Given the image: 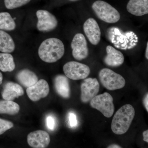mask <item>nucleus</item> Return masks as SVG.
<instances>
[{
	"label": "nucleus",
	"instance_id": "14",
	"mask_svg": "<svg viewBox=\"0 0 148 148\" xmlns=\"http://www.w3.org/2000/svg\"><path fill=\"white\" fill-rule=\"evenodd\" d=\"M126 8L132 15L142 16L148 13V0H130Z\"/></svg>",
	"mask_w": 148,
	"mask_h": 148
},
{
	"label": "nucleus",
	"instance_id": "30",
	"mask_svg": "<svg viewBox=\"0 0 148 148\" xmlns=\"http://www.w3.org/2000/svg\"><path fill=\"white\" fill-rule=\"evenodd\" d=\"M3 79V75L0 72V84H1L2 83Z\"/></svg>",
	"mask_w": 148,
	"mask_h": 148
},
{
	"label": "nucleus",
	"instance_id": "10",
	"mask_svg": "<svg viewBox=\"0 0 148 148\" xmlns=\"http://www.w3.org/2000/svg\"><path fill=\"white\" fill-rule=\"evenodd\" d=\"M49 92L48 84L44 79L38 80L36 83L31 87L27 88V93L32 101L36 102L41 98L46 97Z\"/></svg>",
	"mask_w": 148,
	"mask_h": 148
},
{
	"label": "nucleus",
	"instance_id": "15",
	"mask_svg": "<svg viewBox=\"0 0 148 148\" xmlns=\"http://www.w3.org/2000/svg\"><path fill=\"white\" fill-rule=\"evenodd\" d=\"M24 94V90L21 86L15 83L10 82L4 86L2 95L4 100L12 101Z\"/></svg>",
	"mask_w": 148,
	"mask_h": 148
},
{
	"label": "nucleus",
	"instance_id": "18",
	"mask_svg": "<svg viewBox=\"0 0 148 148\" xmlns=\"http://www.w3.org/2000/svg\"><path fill=\"white\" fill-rule=\"evenodd\" d=\"M15 44L10 35L0 30V51L3 53H10L15 49Z\"/></svg>",
	"mask_w": 148,
	"mask_h": 148
},
{
	"label": "nucleus",
	"instance_id": "20",
	"mask_svg": "<svg viewBox=\"0 0 148 148\" xmlns=\"http://www.w3.org/2000/svg\"><path fill=\"white\" fill-rule=\"evenodd\" d=\"M14 19L8 12H0V30L11 31L16 28Z\"/></svg>",
	"mask_w": 148,
	"mask_h": 148
},
{
	"label": "nucleus",
	"instance_id": "22",
	"mask_svg": "<svg viewBox=\"0 0 148 148\" xmlns=\"http://www.w3.org/2000/svg\"><path fill=\"white\" fill-rule=\"evenodd\" d=\"M31 0H4L5 7L8 9H14L25 5Z\"/></svg>",
	"mask_w": 148,
	"mask_h": 148
},
{
	"label": "nucleus",
	"instance_id": "31",
	"mask_svg": "<svg viewBox=\"0 0 148 148\" xmlns=\"http://www.w3.org/2000/svg\"><path fill=\"white\" fill-rule=\"evenodd\" d=\"M70 1H77V0H70Z\"/></svg>",
	"mask_w": 148,
	"mask_h": 148
},
{
	"label": "nucleus",
	"instance_id": "28",
	"mask_svg": "<svg viewBox=\"0 0 148 148\" xmlns=\"http://www.w3.org/2000/svg\"><path fill=\"white\" fill-rule=\"evenodd\" d=\"M108 148H122L120 146L118 145H111L109 146Z\"/></svg>",
	"mask_w": 148,
	"mask_h": 148
},
{
	"label": "nucleus",
	"instance_id": "23",
	"mask_svg": "<svg viewBox=\"0 0 148 148\" xmlns=\"http://www.w3.org/2000/svg\"><path fill=\"white\" fill-rule=\"evenodd\" d=\"M14 125L11 122L0 119V135L13 127Z\"/></svg>",
	"mask_w": 148,
	"mask_h": 148
},
{
	"label": "nucleus",
	"instance_id": "2",
	"mask_svg": "<svg viewBox=\"0 0 148 148\" xmlns=\"http://www.w3.org/2000/svg\"><path fill=\"white\" fill-rule=\"evenodd\" d=\"M135 115L133 106L126 104L121 107L114 115L112 124V131L116 135H122L129 129Z\"/></svg>",
	"mask_w": 148,
	"mask_h": 148
},
{
	"label": "nucleus",
	"instance_id": "8",
	"mask_svg": "<svg viewBox=\"0 0 148 148\" xmlns=\"http://www.w3.org/2000/svg\"><path fill=\"white\" fill-rule=\"evenodd\" d=\"M71 47L72 54L75 59L81 61L88 56V49L85 37L82 34H77L72 40Z\"/></svg>",
	"mask_w": 148,
	"mask_h": 148
},
{
	"label": "nucleus",
	"instance_id": "5",
	"mask_svg": "<svg viewBox=\"0 0 148 148\" xmlns=\"http://www.w3.org/2000/svg\"><path fill=\"white\" fill-rule=\"evenodd\" d=\"M113 101L110 94L104 92L92 98L90 101V106L101 112L106 117L110 118L113 114L114 110Z\"/></svg>",
	"mask_w": 148,
	"mask_h": 148
},
{
	"label": "nucleus",
	"instance_id": "7",
	"mask_svg": "<svg viewBox=\"0 0 148 148\" xmlns=\"http://www.w3.org/2000/svg\"><path fill=\"white\" fill-rule=\"evenodd\" d=\"M37 28L41 32H48L56 28L58 21L56 16L48 11L40 10L37 11Z\"/></svg>",
	"mask_w": 148,
	"mask_h": 148
},
{
	"label": "nucleus",
	"instance_id": "17",
	"mask_svg": "<svg viewBox=\"0 0 148 148\" xmlns=\"http://www.w3.org/2000/svg\"><path fill=\"white\" fill-rule=\"evenodd\" d=\"M18 82L25 87H29L34 85L38 81V78L34 72L23 69L18 72L16 75Z\"/></svg>",
	"mask_w": 148,
	"mask_h": 148
},
{
	"label": "nucleus",
	"instance_id": "24",
	"mask_svg": "<svg viewBox=\"0 0 148 148\" xmlns=\"http://www.w3.org/2000/svg\"><path fill=\"white\" fill-rule=\"evenodd\" d=\"M69 124L71 127H75L77 125V120L76 115L73 113L71 112L69 115Z\"/></svg>",
	"mask_w": 148,
	"mask_h": 148
},
{
	"label": "nucleus",
	"instance_id": "21",
	"mask_svg": "<svg viewBox=\"0 0 148 148\" xmlns=\"http://www.w3.org/2000/svg\"><path fill=\"white\" fill-rule=\"evenodd\" d=\"M19 110V105L13 101L8 100L0 101V114H16Z\"/></svg>",
	"mask_w": 148,
	"mask_h": 148
},
{
	"label": "nucleus",
	"instance_id": "11",
	"mask_svg": "<svg viewBox=\"0 0 148 148\" xmlns=\"http://www.w3.org/2000/svg\"><path fill=\"white\" fill-rule=\"evenodd\" d=\"M83 29L89 42L93 45H98L101 40V31L95 19L92 18H88L84 24Z\"/></svg>",
	"mask_w": 148,
	"mask_h": 148
},
{
	"label": "nucleus",
	"instance_id": "13",
	"mask_svg": "<svg viewBox=\"0 0 148 148\" xmlns=\"http://www.w3.org/2000/svg\"><path fill=\"white\" fill-rule=\"evenodd\" d=\"M107 56L105 57L104 61L109 66L117 67L121 66L124 61L123 54L113 47L108 45L106 47Z\"/></svg>",
	"mask_w": 148,
	"mask_h": 148
},
{
	"label": "nucleus",
	"instance_id": "26",
	"mask_svg": "<svg viewBox=\"0 0 148 148\" xmlns=\"http://www.w3.org/2000/svg\"><path fill=\"white\" fill-rule=\"evenodd\" d=\"M143 103H144V106L147 110V112H148V93L146 94L145 98L143 101Z\"/></svg>",
	"mask_w": 148,
	"mask_h": 148
},
{
	"label": "nucleus",
	"instance_id": "19",
	"mask_svg": "<svg viewBox=\"0 0 148 148\" xmlns=\"http://www.w3.org/2000/svg\"><path fill=\"white\" fill-rule=\"evenodd\" d=\"M15 68L13 56L9 53H0V70L3 72H12Z\"/></svg>",
	"mask_w": 148,
	"mask_h": 148
},
{
	"label": "nucleus",
	"instance_id": "3",
	"mask_svg": "<svg viewBox=\"0 0 148 148\" xmlns=\"http://www.w3.org/2000/svg\"><path fill=\"white\" fill-rule=\"evenodd\" d=\"M92 8L98 18L106 23H116L120 19V14L118 10L104 1H96Z\"/></svg>",
	"mask_w": 148,
	"mask_h": 148
},
{
	"label": "nucleus",
	"instance_id": "1",
	"mask_svg": "<svg viewBox=\"0 0 148 148\" xmlns=\"http://www.w3.org/2000/svg\"><path fill=\"white\" fill-rule=\"evenodd\" d=\"M65 53V47L61 40L49 38L42 42L39 47L38 53L42 61L53 63L61 59Z\"/></svg>",
	"mask_w": 148,
	"mask_h": 148
},
{
	"label": "nucleus",
	"instance_id": "29",
	"mask_svg": "<svg viewBox=\"0 0 148 148\" xmlns=\"http://www.w3.org/2000/svg\"><path fill=\"white\" fill-rule=\"evenodd\" d=\"M146 58L148 59V42H147V47H146V53H145Z\"/></svg>",
	"mask_w": 148,
	"mask_h": 148
},
{
	"label": "nucleus",
	"instance_id": "27",
	"mask_svg": "<svg viewBox=\"0 0 148 148\" xmlns=\"http://www.w3.org/2000/svg\"><path fill=\"white\" fill-rule=\"evenodd\" d=\"M143 140L148 143V130H147L143 132Z\"/></svg>",
	"mask_w": 148,
	"mask_h": 148
},
{
	"label": "nucleus",
	"instance_id": "25",
	"mask_svg": "<svg viewBox=\"0 0 148 148\" xmlns=\"http://www.w3.org/2000/svg\"><path fill=\"white\" fill-rule=\"evenodd\" d=\"M46 125L49 130H53L56 126V122L53 116H49L47 117Z\"/></svg>",
	"mask_w": 148,
	"mask_h": 148
},
{
	"label": "nucleus",
	"instance_id": "6",
	"mask_svg": "<svg viewBox=\"0 0 148 148\" xmlns=\"http://www.w3.org/2000/svg\"><path fill=\"white\" fill-rule=\"evenodd\" d=\"M65 75L74 80L84 79L90 73V69L85 64L76 61H70L65 64L63 67Z\"/></svg>",
	"mask_w": 148,
	"mask_h": 148
},
{
	"label": "nucleus",
	"instance_id": "16",
	"mask_svg": "<svg viewBox=\"0 0 148 148\" xmlns=\"http://www.w3.org/2000/svg\"><path fill=\"white\" fill-rule=\"evenodd\" d=\"M54 87L58 95L64 98H68L71 95V89L68 77L63 75H58L54 80Z\"/></svg>",
	"mask_w": 148,
	"mask_h": 148
},
{
	"label": "nucleus",
	"instance_id": "4",
	"mask_svg": "<svg viewBox=\"0 0 148 148\" xmlns=\"http://www.w3.org/2000/svg\"><path fill=\"white\" fill-rule=\"evenodd\" d=\"M99 77L103 86L109 90L121 89L125 84L123 77L109 69H102L99 72Z\"/></svg>",
	"mask_w": 148,
	"mask_h": 148
},
{
	"label": "nucleus",
	"instance_id": "9",
	"mask_svg": "<svg viewBox=\"0 0 148 148\" xmlns=\"http://www.w3.org/2000/svg\"><path fill=\"white\" fill-rule=\"evenodd\" d=\"M81 100L83 103L89 102L97 95L100 89V84L96 78L84 79L81 86Z\"/></svg>",
	"mask_w": 148,
	"mask_h": 148
},
{
	"label": "nucleus",
	"instance_id": "12",
	"mask_svg": "<svg viewBox=\"0 0 148 148\" xmlns=\"http://www.w3.org/2000/svg\"><path fill=\"white\" fill-rule=\"evenodd\" d=\"M50 142V137L45 131L38 130L29 133L27 136V142L30 147L34 148H46Z\"/></svg>",
	"mask_w": 148,
	"mask_h": 148
}]
</instances>
